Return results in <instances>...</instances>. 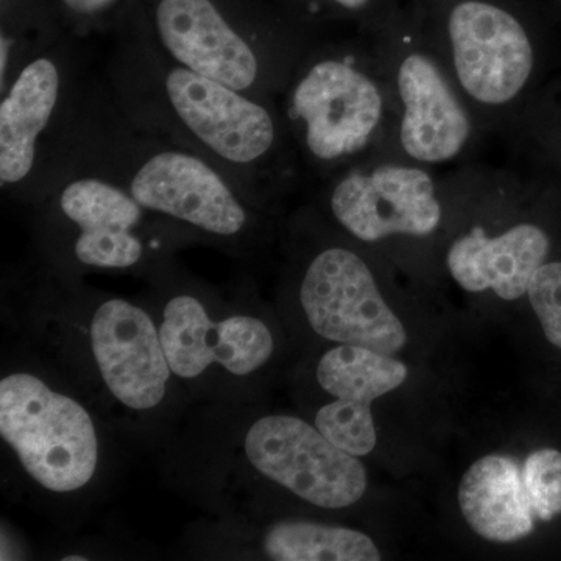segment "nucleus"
Masks as SVG:
<instances>
[{"instance_id":"obj_1","label":"nucleus","mask_w":561,"mask_h":561,"mask_svg":"<svg viewBox=\"0 0 561 561\" xmlns=\"http://www.w3.org/2000/svg\"><path fill=\"white\" fill-rule=\"evenodd\" d=\"M114 35L103 81L131 121L205 157L262 208L305 181L278 102L171 60L133 7Z\"/></svg>"},{"instance_id":"obj_2","label":"nucleus","mask_w":561,"mask_h":561,"mask_svg":"<svg viewBox=\"0 0 561 561\" xmlns=\"http://www.w3.org/2000/svg\"><path fill=\"white\" fill-rule=\"evenodd\" d=\"M70 165L114 181L150 213L206 238L243 241L260 224L262 206L227 173L131 121L103 79L92 77L88 88L61 169Z\"/></svg>"},{"instance_id":"obj_3","label":"nucleus","mask_w":561,"mask_h":561,"mask_svg":"<svg viewBox=\"0 0 561 561\" xmlns=\"http://www.w3.org/2000/svg\"><path fill=\"white\" fill-rule=\"evenodd\" d=\"M278 106L308 181L389 153L393 103L375 35L317 36L295 66Z\"/></svg>"},{"instance_id":"obj_4","label":"nucleus","mask_w":561,"mask_h":561,"mask_svg":"<svg viewBox=\"0 0 561 561\" xmlns=\"http://www.w3.org/2000/svg\"><path fill=\"white\" fill-rule=\"evenodd\" d=\"M133 9L171 60L264 101L278 102L317 38L272 0H136Z\"/></svg>"},{"instance_id":"obj_5","label":"nucleus","mask_w":561,"mask_h":561,"mask_svg":"<svg viewBox=\"0 0 561 561\" xmlns=\"http://www.w3.org/2000/svg\"><path fill=\"white\" fill-rule=\"evenodd\" d=\"M489 136L534 101L541 49L527 0H408Z\"/></svg>"},{"instance_id":"obj_6","label":"nucleus","mask_w":561,"mask_h":561,"mask_svg":"<svg viewBox=\"0 0 561 561\" xmlns=\"http://www.w3.org/2000/svg\"><path fill=\"white\" fill-rule=\"evenodd\" d=\"M527 181L511 164L472 161L449 169L451 208L463 217L465 227L448 243L445 267L461 289L519 300L548 261V231L518 214L529 197Z\"/></svg>"},{"instance_id":"obj_7","label":"nucleus","mask_w":561,"mask_h":561,"mask_svg":"<svg viewBox=\"0 0 561 561\" xmlns=\"http://www.w3.org/2000/svg\"><path fill=\"white\" fill-rule=\"evenodd\" d=\"M92 77L81 38L66 32L0 91V190L35 203L60 172Z\"/></svg>"},{"instance_id":"obj_8","label":"nucleus","mask_w":561,"mask_h":561,"mask_svg":"<svg viewBox=\"0 0 561 561\" xmlns=\"http://www.w3.org/2000/svg\"><path fill=\"white\" fill-rule=\"evenodd\" d=\"M375 38L393 103L389 153L437 171L474 161L489 135L409 3Z\"/></svg>"},{"instance_id":"obj_9","label":"nucleus","mask_w":561,"mask_h":561,"mask_svg":"<svg viewBox=\"0 0 561 561\" xmlns=\"http://www.w3.org/2000/svg\"><path fill=\"white\" fill-rule=\"evenodd\" d=\"M448 171L381 151L317 183V201L328 220L360 245L430 241L449 220Z\"/></svg>"},{"instance_id":"obj_10","label":"nucleus","mask_w":561,"mask_h":561,"mask_svg":"<svg viewBox=\"0 0 561 561\" xmlns=\"http://www.w3.org/2000/svg\"><path fill=\"white\" fill-rule=\"evenodd\" d=\"M33 205L66 257L79 267L133 271L160 249L162 232L179 227L140 206L124 187L98 173L65 168Z\"/></svg>"},{"instance_id":"obj_11","label":"nucleus","mask_w":561,"mask_h":561,"mask_svg":"<svg viewBox=\"0 0 561 561\" xmlns=\"http://www.w3.org/2000/svg\"><path fill=\"white\" fill-rule=\"evenodd\" d=\"M0 435L31 478L54 493L83 489L98 470L90 413L28 373L0 381Z\"/></svg>"},{"instance_id":"obj_12","label":"nucleus","mask_w":561,"mask_h":561,"mask_svg":"<svg viewBox=\"0 0 561 561\" xmlns=\"http://www.w3.org/2000/svg\"><path fill=\"white\" fill-rule=\"evenodd\" d=\"M298 297L312 330L327 341L387 356L408 343L371 262L346 243L328 242L313 251L302 264Z\"/></svg>"},{"instance_id":"obj_13","label":"nucleus","mask_w":561,"mask_h":561,"mask_svg":"<svg viewBox=\"0 0 561 561\" xmlns=\"http://www.w3.org/2000/svg\"><path fill=\"white\" fill-rule=\"evenodd\" d=\"M243 445L254 470L319 507H350L367 490L359 459L297 416L256 421Z\"/></svg>"},{"instance_id":"obj_14","label":"nucleus","mask_w":561,"mask_h":561,"mask_svg":"<svg viewBox=\"0 0 561 561\" xmlns=\"http://www.w3.org/2000/svg\"><path fill=\"white\" fill-rule=\"evenodd\" d=\"M160 335L171 370L181 379L198 378L213 364L231 375L249 376L273 353L272 332L264 321L250 316L213 321L203 302L190 294L175 295L164 306Z\"/></svg>"},{"instance_id":"obj_15","label":"nucleus","mask_w":561,"mask_h":561,"mask_svg":"<svg viewBox=\"0 0 561 561\" xmlns=\"http://www.w3.org/2000/svg\"><path fill=\"white\" fill-rule=\"evenodd\" d=\"M91 348L113 397L135 411L157 408L165 397L171 365L149 313L113 298L102 302L91 324Z\"/></svg>"},{"instance_id":"obj_16","label":"nucleus","mask_w":561,"mask_h":561,"mask_svg":"<svg viewBox=\"0 0 561 561\" xmlns=\"http://www.w3.org/2000/svg\"><path fill=\"white\" fill-rule=\"evenodd\" d=\"M408 376V367L387 354L354 345L328 351L317 379L335 400L317 412V430L343 451L367 456L378 443L371 402L398 389Z\"/></svg>"},{"instance_id":"obj_17","label":"nucleus","mask_w":561,"mask_h":561,"mask_svg":"<svg viewBox=\"0 0 561 561\" xmlns=\"http://www.w3.org/2000/svg\"><path fill=\"white\" fill-rule=\"evenodd\" d=\"M459 504L471 529L493 542L524 540L538 523L524 461L511 456L476 461L461 479Z\"/></svg>"},{"instance_id":"obj_18","label":"nucleus","mask_w":561,"mask_h":561,"mask_svg":"<svg viewBox=\"0 0 561 561\" xmlns=\"http://www.w3.org/2000/svg\"><path fill=\"white\" fill-rule=\"evenodd\" d=\"M264 551L276 561H379L370 537L346 527L309 522L275 524L264 537Z\"/></svg>"},{"instance_id":"obj_19","label":"nucleus","mask_w":561,"mask_h":561,"mask_svg":"<svg viewBox=\"0 0 561 561\" xmlns=\"http://www.w3.org/2000/svg\"><path fill=\"white\" fill-rule=\"evenodd\" d=\"M66 32L50 0H0V91Z\"/></svg>"},{"instance_id":"obj_20","label":"nucleus","mask_w":561,"mask_h":561,"mask_svg":"<svg viewBox=\"0 0 561 561\" xmlns=\"http://www.w3.org/2000/svg\"><path fill=\"white\" fill-rule=\"evenodd\" d=\"M291 22L313 36L376 35L400 16L408 0H272Z\"/></svg>"},{"instance_id":"obj_21","label":"nucleus","mask_w":561,"mask_h":561,"mask_svg":"<svg viewBox=\"0 0 561 561\" xmlns=\"http://www.w3.org/2000/svg\"><path fill=\"white\" fill-rule=\"evenodd\" d=\"M524 461L538 522H552L561 515V453L556 449H538Z\"/></svg>"},{"instance_id":"obj_22","label":"nucleus","mask_w":561,"mask_h":561,"mask_svg":"<svg viewBox=\"0 0 561 561\" xmlns=\"http://www.w3.org/2000/svg\"><path fill=\"white\" fill-rule=\"evenodd\" d=\"M527 297L546 337L561 350V261H546L538 268Z\"/></svg>"},{"instance_id":"obj_23","label":"nucleus","mask_w":561,"mask_h":561,"mask_svg":"<svg viewBox=\"0 0 561 561\" xmlns=\"http://www.w3.org/2000/svg\"><path fill=\"white\" fill-rule=\"evenodd\" d=\"M65 561H84V560H88L87 557H81V556H68V557H65V559H62Z\"/></svg>"}]
</instances>
